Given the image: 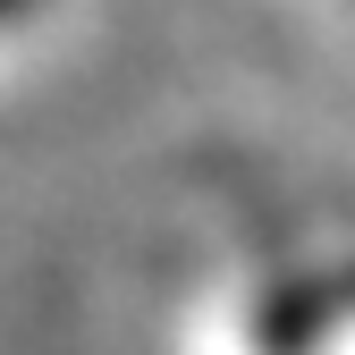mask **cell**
<instances>
[{
  "instance_id": "obj_1",
  "label": "cell",
  "mask_w": 355,
  "mask_h": 355,
  "mask_svg": "<svg viewBox=\"0 0 355 355\" xmlns=\"http://www.w3.org/2000/svg\"><path fill=\"white\" fill-rule=\"evenodd\" d=\"M26 9H34V0H0V26H17V17H26Z\"/></svg>"
}]
</instances>
